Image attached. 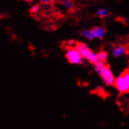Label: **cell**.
I'll return each mask as SVG.
<instances>
[{
	"label": "cell",
	"instance_id": "6da1fadb",
	"mask_svg": "<svg viewBox=\"0 0 129 129\" xmlns=\"http://www.w3.org/2000/svg\"><path fill=\"white\" fill-rule=\"evenodd\" d=\"M75 48L80 52L81 55L82 56V57L86 59L87 60H88L90 63L95 64L98 61L97 55L95 54L94 52L91 50L85 43H83V42H76Z\"/></svg>",
	"mask_w": 129,
	"mask_h": 129
},
{
	"label": "cell",
	"instance_id": "7a4b0ae2",
	"mask_svg": "<svg viewBox=\"0 0 129 129\" xmlns=\"http://www.w3.org/2000/svg\"><path fill=\"white\" fill-rule=\"evenodd\" d=\"M106 33V29L103 27H95L90 30H85L81 32V35L88 39H93L95 38L103 39Z\"/></svg>",
	"mask_w": 129,
	"mask_h": 129
},
{
	"label": "cell",
	"instance_id": "3957f363",
	"mask_svg": "<svg viewBox=\"0 0 129 129\" xmlns=\"http://www.w3.org/2000/svg\"><path fill=\"white\" fill-rule=\"evenodd\" d=\"M66 57L67 60L71 63L74 64H81L82 63V56L81 55L80 52L76 49V48L73 49H69V50L67 51Z\"/></svg>",
	"mask_w": 129,
	"mask_h": 129
},
{
	"label": "cell",
	"instance_id": "277c9868",
	"mask_svg": "<svg viewBox=\"0 0 129 129\" xmlns=\"http://www.w3.org/2000/svg\"><path fill=\"white\" fill-rule=\"evenodd\" d=\"M113 85L115 86V88L120 93L124 94V93L129 92V85L122 75L119 76L117 79H115Z\"/></svg>",
	"mask_w": 129,
	"mask_h": 129
},
{
	"label": "cell",
	"instance_id": "5b68a950",
	"mask_svg": "<svg viewBox=\"0 0 129 129\" xmlns=\"http://www.w3.org/2000/svg\"><path fill=\"white\" fill-rule=\"evenodd\" d=\"M100 77L103 78V81L106 85H113V84H114L115 79H114V77H113V73L111 72V71L110 69L109 66L106 65L103 73L100 75Z\"/></svg>",
	"mask_w": 129,
	"mask_h": 129
},
{
	"label": "cell",
	"instance_id": "8992f818",
	"mask_svg": "<svg viewBox=\"0 0 129 129\" xmlns=\"http://www.w3.org/2000/svg\"><path fill=\"white\" fill-rule=\"evenodd\" d=\"M124 53H127V49H126V46H124V45H118V46L113 49L112 52L113 56L115 57H118Z\"/></svg>",
	"mask_w": 129,
	"mask_h": 129
},
{
	"label": "cell",
	"instance_id": "52a82bcc",
	"mask_svg": "<svg viewBox=\"0 0 129 129\" xmlns=\"http://www.w3.org/2000/svg\"><path fill=\"white\" fill-rule=\"evenodd\" d=\"M106 65L104 64V63L100 62V61H97L95 63V72L99 74V75H101V74L103 73L104 68H105Z\"/></svg>",
	"mask_w": 129,
	"mask_h": 129
},
{
	"label": "cell",
	"instance_id": "ba28073f",
	"mask_svg": "<svg viewBox=\"0 0 129 129\" xmlns=\"http://www.w3.org/2000/svg\"><path fill=\"white\" fill-rule=\"evenodd\" d=\"M97 55V59L98 61H100V62H103V63H105L107 62V52L105 51H100L98 52Z\"/></svg>",
	"mask_w": 129,
	"mask_h": 129
},
{
	"label": "cell",
	"instance_id": "9c48e42d",
	"mask_svg": "<svg viewBox=\"0 0 129 129\" xmlns=\"http://www.w3.org/2000/svg\"><path fill=\"white\" fill-rule=\"evenodd\" d=\"M98 15L100 16V17H107L108 15L110 14V12L107 9H100V10H99L98 12H97Z\"/></svg>",
	"mask_w": 129,
	"mask_h": 129
},
{
	"label": "cell",
	"instance_id": "30bf717a",
	"mask_svg": "<svg viewBox=\"0 0 129 129\" xmlns=\"http://www.w3.org/2000/svg\"><path fill=\"white\" fill-rule=\"evenodd\" d=\"M59 1L61 2L67 9H71L73 7V3L71 0H59Z\"/></svg>",
	"mask_w": 129,
	"mask_h": 129
},
{
	"label": "cell",
	"instance_id": "8fae6325",
	"mask_svg": "<svg viewBox=\"0 0 129 129\" xmlns=\"http://www.w3.org/2000/svg\"><path fill=\"white\" fill-rule=\"evenodd\" d=\"M121 75H122L123 77L125 78V80L127 81V82L128 83V85H129V68H128V69H127V70H125L124 71V73Z\"/></svg>",
	"mask_w": 129,
	"mask_h": 129
},
{
	"label": "cell",
	"instance_id": "7c38bea8",
	"mask_svg": "<svg viewBox=\"0 0 129 129\" xmlns=\"http://www.w3.org/2000/svg\"><path fill=\"white\" fill-rule=\"evenodd\" d=\"M39 1L41 3H43V4H49L52 0H39Z\"/></svg>",
	"mask_w": 129,
	"mask_h": 129
},
{
	"label": "cell",
	"instance_id": "4fadbf2b",
	"mask_svg": "<svg viewBox=\"0 0 129 129\" xmlns=\"http://www.w3.org/2000/svg\"><path fill=\"white\" fill-rule=\"evenodd\" d=\"M126 49H127V53L129 54V43L126 45Z\"/></svg>",
	"mask_w": 129,
	"mask_h": 129
},
{
	"label": "cell",
	"instance_id": "5bb4252c",
	"mask_svg": "<svg viewBox=\"0 0 129 129\" xmlns=\"http://www.w3.org/2000/svg\"><path fill=\"white\" fill-rule=\"evenodd\" d=\"M37 10H38V6H35L34 7V8L31 10V11H32V12H34V11H37Z\"/></svg>",
	"mask_w": 129,
	"mask_h": 129
},
{
	"label": "cell",
	"instance_id": "9a60e30c",
	"mask_svg": "<svg viewBox=\"0 0 129 129\" xmlns=\"http://www.w3.org/2000/svg\"><path fill=\"white\" fill-rule=\"evenodd\" d=\"M24 1H27V2H31V1H32V0H24Z\"/></svg>",
	"mask_w": 129,
	"mask_h": 129
}]
</instances>
